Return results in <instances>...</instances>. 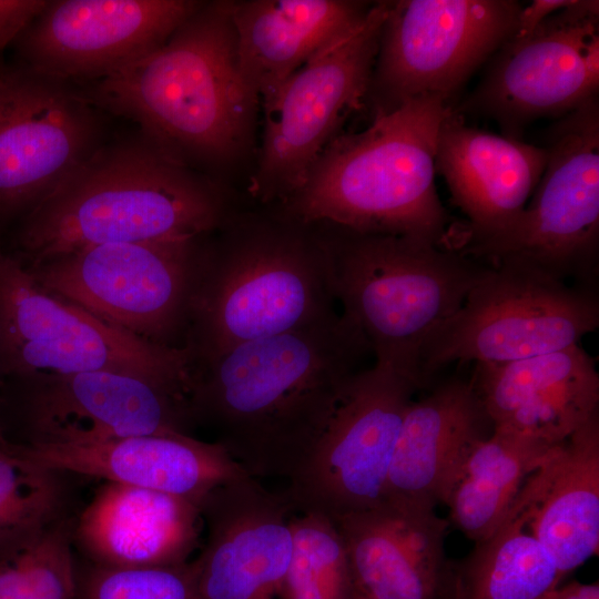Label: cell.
Masks as SVG:
<instances>
[{
    "label": "cell",
    "instance_id": "3957f363",
    "mask_svg": "<svg viewBox=\"0 0 599 599\" xmlns=\"http://www.w3.org/2000/svg\"><path fill=\"white\" fill-rule=\"evenodd\" d=\"M82 91L193 169L247 148L258 101L240 72L232 1H204L159 49Z\"/></svg>",
    "mask_w": 599,
    "mask_h": 599
},
{
    "label": "cell",
    "instance_id": "ac0fdd59",
    "mask_svg": "<svg viewBox=\"0 0 599 599\" xmlns=\"http://www.w3.org/2000/svg\"><path fill=\"white\" fill-rule=\"evenodd\" d=\"M206 528L191 561L201 599H278L292 551L294 514L283 493L245 476L215 488L201 504Z\"/></svg>",
    "mask_w": 599,
    "mask_h": 599
},
{
    "label": "cell",
    "instance_id": "d4e9b609",
    "mask_svg": "<svg viewBox=\"0 0 599 599\" xmlns=\"http://www.w3.org/2000/svg\"><path fill=\"white\" fill-rule=\"evenodd\" d=\"M516 500L562 577L599 547V413L555 445Z\"/></svg>",
    "mask_w": 599,
    "mask_h": 599
},
{
    "label": "cell",
    "instance_id": "cb8c5ba5",
    "mask_svg": "<svg viewBox=\"0 0 599 599\" xmlns=\"http://www.w3.org/2000/svg\"><path fill=\"white\" fill-rule=\"evenodd\" d=\"M547 159L545 146L469 126L451 108L439 128L435 167L469 219L460 237L497 232L516 219L537 187Z\"/></svg>",
    "mask_w": 599,
    "mask_h": 599
},
{
    "label": "cell",
    "instance_id": "7c38bea8",
    "mask_svg": "<svg viewBox=\"0 0 599 599\" xmlns=\"http://www.w3.org/2000/svg\"><path fill=\"white\" fill-rule=\"evenodd\" d=\"M417 392L386 366L374 363L358 373L282 491L293 511L334 522L379 507L403 419Z\"/></svg>",
    "mask_w": 599,
    "mask_h": 599
},
{
    "label": "cell",
    "instance_id": "7402d4cb",
    "mask_svg": "<svg viewBox=\"0 0 599 599\" xmlns=\"http://www.w3.org/2000/svg\"><path fill=\"white\" fill-rule=\"evenodd\" d=\"M202 524L187 499L104 481L72 522V544L98 566H179L199 547Z\"/></svg>",
    "mask_w": 599,
    "mask_h": 599
},
{
    "label": "cell",
    "instance_id": "9c48e42d",
    "mask_svg": "<svg viewBox=\"0 0 599 599\" xmlns=\"http://www.w3.org/2000/svg\"><path fill=\"white\" fill-rule=\"evenodd\" d=\"M0 369L21 378L120 372L189 390L193 359L187 347L144 341L48 292L0 251Z\"/></svg>",
    "mask_w": 599,
    "mask_h": 599
},
{
    "label": "cell",
    "instance_id": "d6986e66",
    "mask_svg": "<svg viewBox=\"0 0 599 599\" xmlns=\"http://www.w3.org/2000/svg\"><path fill=\"white\" fill-rule=\"evenodd\" d=\"M494 428L555 446L599 413V374L579 344L504 364L470 380Z\"/></svg>",
    "mask_w": 599,
    "mask_h": 599
},
{
    "label": "cell",
    "instance_id": "83f0119b",
    "mask_svg": "<svg viewBox=\"0 0 599 599\" xmlns=\"http://www.w3.org/2000/svg\"><path fill=\"white\" fill-rule=\"evenodd\" d=\"M564 579L515 499L501 524L453 561L448 599H545Z\"/></svg>",
    "mask_w": 599,
    "mask_h": 599
},
{
    "label": "cell",
    "instance_id": "4dcf8cb0",
    "mask_svg": "<svg viewBox=\"0 0 599 599\" xmlns=\"http://www.w3.org/2000/svg\"><path fill=\"white\" fill-rule=\"evenodd\" d=\"M71 522L55 524L0 561V599H75Z\"/></svg>",
    "mask_w": 599,
    "mask_h": 599
},
{
    "label": "cell",
    "instance_id": "f1b7e54d",
    "mask_svg": "<svg viewBox=\"0 0 599 599\" xmlns=\"http://www.w3.org/2000/svg\"><path fill=\"white\" fill-rule=\"evenodd\" d=\"M61 475L27 458L0 435V561L67 519Z\"/></svg>",
    "mask_w": 599,
    "mask_h": 599
},
{
    "label": "cell",
    "instance_id": "277c9868",
    "mask_svg": "<svg viewBox=\"0 0 599 599\" xmlns=\"http://www.w3.org/2000/svg\"><path fill=\"white\" fill-rule=\"evenodd\" d=\"M451 108L439 95H422L377 111L361 132L336 135L281 212L302 224L444 246L450 227L435 185V158Z\"/></svg>",
    "mask_w": 599,
    "mask_h": 599
},
{
    "label": "cell",
    "instance_id": "9a60e30c",
    "mask_svg": "<svg viewBox=\"0 0 599 599\" xmlns=\"http://www.w3.org/2000/svg\"><path fill=\"white\" fill-rule=\"evenodd\" d=\"M598 89L599 2L572 0L496 51L465 110L494 119L502 135L520 140L532 121L561 118L597 98Z\"/></svg>",
    "mask_w": 599,
    "mask_h": 599
},
{
    "label": "cell",
    "instance_id": "4316f807",
    "mask_svg": "<svg viewBox=\"0 0 599 599\" xmlns=\"http://www.w3.org/2000/svg\"><path fill=\"white\" fill-rule=\"evenodd\" d=\"M552 447L494 428L473 447L447 490L448 522L474 542L489 536Z\"/></svg>",
    "mask_w": 599,
    "mask_h": 599
},
{
    "label": "cell",
    "instance_id": "d590c367",
    "mask_svg": "<svg viewBox=\"0 0 599 599\" xmlns=\"http://www.w3.org/2000/svg\"><path fill=\"white\" fill-rule=\"evenodd\" d=\"M353 599H369V598L367 596H365L364 593H362L359 590L356 589V592H355Z\"/></svg>",
    "mask_w": 599,
    "mask_h": 599
},
{
    "label": "cell",
    "instance_id": "5b68a950",
    "mask_svg": "<svg viewBox=\"0 0 599 599\" xmlns=\"http://www.w3.org/2000/svg\"><path fill=\"white\" fill-rule=\"evenodd\" d=\"M202 242L185 347L194 365L335 312L318 233L280 212L273 221H224Z\"/></svg>",
    "mask_w": 599,
    "mask_h": 599
},
{
    "label": "cell",
    "instance_id": "6da1fadb",
    "mask_svg": "<svg viewBox=\"0 0 599 599\" xmlns=\"http://www.w3.org/2000/svg\"><path fill=\"white\" fill-rule=\"evenodd\" d=\"M369 355L364 336L336 311L241 344L193 366L192 422L211 427L252 477L290 479Z\"/></svg>",
    "mask_w": 599,
    "mask_h": 599
},
{
    "label": "cell",
    "instance_id": "484cf974",
    "mask_svg": "<svg viewBox=\"0 0 599 599\" xmlns=\"http://www.w3.org/2000/svg\"><path fill=\"white\" fill-rule=\"evenodd\" d=\"M372 6L352 0L232 1L237 62L246 87L262 99L357 28Z\"/></svg>",
    "mask_w": 599,
    "mask_h": 599
},
{
    "label": "cell",
    "instance_id": "8fae6325",
    "mask_svg": "<svg viewBox=\"0 0 599 599\" xmlns=\"http://www.w3.org/2000/svg\"><path fill=\"white\" fill-rule=\"evenodd\" d=\"M203 237L87 246L26 267L44 290L103 322L185 347Z\"/></svg>",
    "mask_w": 599,
    "mask_h": 599
},
{
    "label": "cell",
    "instance_id": "44dd1931",
    "mask_svg": "<svg viewBox=\"0 0 599 599\" xmlns=\"http://www.w3.org/2000/svg\"><path fill=\"white\" fill-rule=\"evenodd\" d=\"M356 589L369 599H448V520L435 509L379 507L334 521Z\"/></svg>",
    "mask_w": 599,
    "mask_h": 599
},
{
    "label": "cell",
    "instance_id": "ffe728a7",
    "mask_svg": "<svg viewBox=\"0 0 599 599\" xmlns=\"http://www.w3.org/2000/svg\"><path fill=\"white\" fill-rule=\"evenodd\" d=\"M16 446L27 458L54 471L156 490L199 506L215 488L251 476L223 446L189 434L135 436L91 445Z\"/></svg>",
    "mask_w": 599,
    "mask_h": 599
},
{
    "label": "cell",
    "instance_id": "7a4b0ae2",
    "mask_svg": "<svg viewBox=\"0 0 599 599\" xmlns=\"http://www.w3.org/2000/svg\"><path fill=\"white\" fill-rule=\"evenodd\" d=\"M220 186L163 151L140 129L112 138L24 215L27 267L108 243L206 236L230 214Z\"/></svg>",
    "mask_w": 599,
    "mask_h": 599
},
{
    "label": "cell",
    "instance_id": "603a6c76",
    "mask_svg": "<svg viewBox=\"0 0 599 599\" xmlns=\"http://www.w3.org/2000/svg\"><path fill=\"white\" fill-rule=\"evenodd\" d=\"M493 430L470 382L449 379L413 399L397 438L383 504L436 509L469 451Z\"/></svg>",
    "mask_w": 599,
    "mask_h": 599
},
{
    "label": "cell",
    "instance_id": "836d02e7",
    "mask_svg": "<svg viewBox=\"0 0 599 599\" xmlns=\"http://www.w3.org/2000/svg\"><path fill=\"white\" fill-rule=\"evenodd\" d=\"M572 0H534L522 6L515 35H524L536 29L544 20L554 13L569 7Z\"/></svg>",
    "mask_w": 599,
    "mask_h": 599
},
{
    "label": "cell",
    "instance_id": "1f68e13d",
    "mask_svg": "<svg viewBox=\"0 0 599 599\" xmlns=\"http://www.w3.org/2000/svg\"><path fill=\"white\" fill-rule=\"evenodd\" d=\"M201 599L191 561L115 568L91 565L77 576L75 599Z\"/></svg>",
    "mask_w": 599,
    "mask_h": 599
},
{
    "label": "cell",
    "instance_id": "5bb4252c",
    "mask_svg": "<svg viewBox=\"0 0 599 599\" xmlns=\"http://www.w3.org/2000/svg\"><path fill=\"white\" fill-rule=\"evenodd\" d=\"M75 82L0 61V216L28 213L109 138Z\"/></svg>",
    "mask_w": 599,
    "mask_h": 599
},
{
    "label": "cell",
    "instance_id": "2e32d148",
    "mask_svg": "<svg viewBox=\"0 0 599 599\" xmlns=\"http://www.w3.org/2000/svg\"><path fill=\"white\" fill-rule=\"evenodd\" d=\"M203 3L48 1L14 42L17 61L75 83L98 81L159 49Z\"/></svg>",
    "mask_w": 599,
    "mask_h": 599
},
{
    "label": "cell",
    "instance_id": "d6a6232c",
    "mask_svg": "<svg viewBox=\"0 0 599 599\" xmlns=\"http://www.w3.org/2000/svg\"><path fill=\"white\" fill-rule=\"evenodd\" d=\"M48 0H0V53L20 38Z\"/></svg>",
    "mask_w": 599,
    "mask_h": 599
},
{
    "label": "cell",
    "instance_id": "52a82bcc",
    "mask_svg": "<svg viewBox=\"0 0 599 599\" xmlns=\"http://www.w3.org/2000/svg\"><path fill=\"white\" fill-rule=\"evenodd\" d=\"M531 201L504 229L457 237L451 250L489 266L519 265L595 290L599 250V104L591 99L549 130Z\"/></svg>",
    "mask_w": 599,
    "mask_h": 599
},
{
    "label": "cell",
    "instance_id": "f546056e",
    "mask_svg": "<svg viewBox=\"0 0 599 599\" xmlns=\"http://www.w3.org/2000/svg\"><path fill=\"white\" fill-rule=\"evenodd\" d=\"M293 551L278 599H353L356 586L336 525L313 512L293 514Z\"/></svg>",
    "mask_w": 599,
    "mask_h": 599
},
{
    "label": "cell",
    "instance_id": "e0dca14e",
    "mask_svg": "<svg viewBox=\"0 0 599 599\" xmlns=\"http://www.w3.org/2000/svg\"><path fill=\"white\" fill-rule=\"evenodd\" d=\"M29 443L91 445L189 434L187 389L133 374L90 370L26 378Z\"/></svg>",
    "mask_w": 599,
    "mask_h": 599
},
{
    "label": "cell",
    "instance_id": "ba28073f",
    "mask_svg": "<svg viewBox=\"0 0 599 599\" xmlns=\"http://www.w3.org/2000/svg\"><path fill=\"white\" fill-rule=\"evenodd\" d=\"M598 325L593 288L525 266H490L461 307L424 343L422 389L448 364H504L560 351L577 345Z\"/></svg>",
    "mask_w": 599,
    "mask_h": 599
},
{
    "label": "cell",
    "instance_id": "4fadbf2b",
    "mask_svg": "<svg viewBox=\"0 0 599 599\" xmlns=\"http://www.w3.org/2000/svg\"><path fill=\"white\" fill-rule=\"evenodd\" d=\"M521 7L514 0L389 1L368 89L376 112L422 95L450 102L515 33Z\"/></svg>",
    "mask_w": 599,
    "mask_h": 599
},
{
    "label": "cell",
    "instance_id": "30bf717a",
    "mask_svg": "<svg viewBox=\"0 0 599 599\" xmlns=\"http://www.w3.org/2000/svg\"><path fill=\"white\" fill-rule=\"evenodd\" d=\"M389 1L372 6L364 21L334 41L262 98L263 138L248 187L261 203L281 206L345 119L368 92Z\"/></svg>",
    "mask_w": 599,
    "mask_h": 599
},
{
    "label": "cell",
    "instance_id": "8992f818",
    "mask_svg": "<svg viewBox=\"0 0 599 599\" xmlns=\"http://www.w3.org/2000/svg\"><path fill=\"white\" fill-rule=\"evenodd\" d=\"M318 224L342 314L364 336L375 364L392 368L420 390L424 343L461 307L490 266L413 237Z\"/></svg>",
    "mask_w": 599,
    "mask_h": 599
},
{
    "label": "cell",
    "instance_id": "e575fe53",
    "mask_svg": "<svg viewBox=\"0 0 599 599\" xmlns=\"http://www.w3.org/2000/svg\"><path fill=\"white\" fill-rule=\"evenodd\" d=\"M545 599H599V585L572 581L558 586Z\"/></svg>",
    "mask_w": 599,
    "mask_h": 599
}]
</instances>
